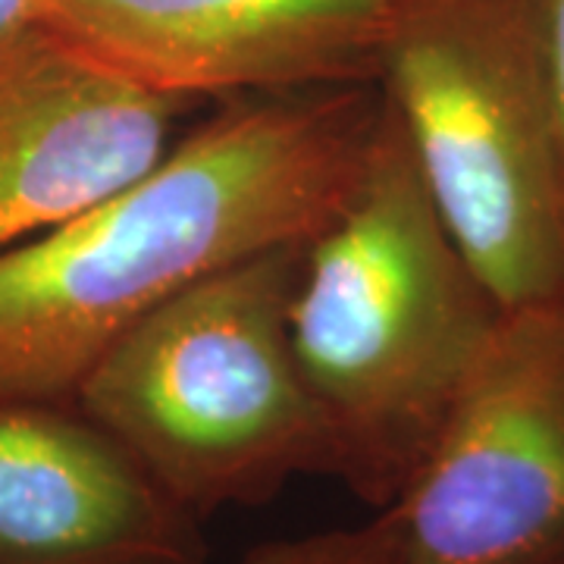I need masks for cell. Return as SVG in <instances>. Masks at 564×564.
Returning a JSON list of instances; mask_svg holds the SVG:
<instances>
[{"label": "cell", "instance_id": "cell-1", "mask_svg": "<svg viewBox=\"0 0 564 564\" xmlns=\"http://www.w3.org/2000/svg\"><path fill=\"white\" fill-rule=\"evenodd\" d=\"M380 107V85L226 101L113 198L3 248L0 399L73 404L151 311L311 242L351 195Z\"/></svg>", "mask_w": 564, "mask_h": 564}, {"label": "cell", "instance_id": "cell-2", "mask_svg": "<svg viewBox=\"0 0 564 564\" xmlns=\"http://www.w3.org/2000/svg\"><path fill=\"white\" fill-rule=\"evenodd\" d=\"M499 317L383 98L351 195L304 245L289 311L336 480L373 511L421 467Z\"/></svg>", "mask_w": 564, "mask_h": 564}, {"label": "cell", "instance_id": "cell-3", "mask_svg": "<svg viewBox=\"0 0 564 564\" xmlns=\"http://www.w3.org/2000/svg\"><path fill=\"white\" fill-rule=\"evenodd\" d=\"M304 245L210 273L151 311L76 392V408L192 518L336 477V452L292 343Z\"/></svg>", "mask_w": 564, "mask_h": 564}, {"label": "cell", "instance_id": "cell-4", "mask_svg": "<svg viewBox=\"0 0 564 564\" xmlns=\"http://www.w3.org/2000/svg\"><path fill=\"white\" fill-rule=\"evenodd\" d=\"M377 85L496 302L564 295V182L540 0H417Z\"/></svg>", "mask_w": 564, "mask_h": 564}, {"label": "cell", "instance_id": "cell-5", "mask_svg": "<svg viewBox=\"0 0 564 564\" xmlns=\"http://www.w3.org/2000/svg\"><path fill=\"white\" fill-rule=\"evenodd\" d=\"M395 564H564V295L502 307L421 467Z\"/></svg>", "mask_w": 564, "mask_h": 564}, {"label": "cell", "instance_id": "cell-6", "mask_svg": "<svg viewBox=\"0 0 564 564\" xmlns=\"http://www.w3.org/2000/svg\"><path fill=\"white\" fill-rule=\"evenodd\" d=\"M417 0H44V22L192 104L377 85Z\"/></svg>", "mask_w": 564, "mask_h": 564}, {"label": "cell", "instance_id": "cell-7", "mask_svg": "<svg viewBox=\"0 0 564 564\" xmlns=\"http://www.w3.org/2000/svg\"><path fill=\"white\" fill-rule=\"evenodd\" d=\"M192 107L98 61L47 22L0 41V251L154 170Z\"/></svg>", "mask_w": 564, "mask_h": 564}, {"label": "cell", "instance_id": "cell-8", "mask_svg": "<svg viewBox=\"0 0 564 564\" xmlns=\"http://www.w3.org/2000/svg\"><path fill=\"white\" fill-rule=\"evenodd\" d=\"M198 524L76 404L0 399V564H204Z\"/></svg>", "mask_w": 564, "mask_h": 564}, {"label": "cell", "instance_id": "cell-9", "mask_svg": "<svg viewBox=\"0 0 564 564\" xmlns=\"http://www.w3.org/2000/svg\"><path fill=\"white\" fill-rule=\"evenodd\" d=\"M239 564H395V549L386 514L373 511V518L358 527L263 543Z\"/></svg>", "mask_w": 564, "mask_h": 564}, {"label": "cell", "instance_id": "cell-10", "mask_svg": "<svg viewBox=\"0 0 564 564\" xmlns=\"http://www.w3.org/2000/svg\"><path fill=\"white\" fill-rule=\"evenodd\" d=\"M540 22H543V61L545 85H549V107L558 144V166L564 182V0H540Z\"/></svg>", "mask_w": 564, "mask_h": 564}, {"label": "cell", "instance_id": "cell-11", "mask_svg": "<svg viewBox=\"0 0 564 564\" xmlns=\"http://www.w3.org/2000/svg\"><path fill=\"white\" fill-rule=\"evenodd\" d=\"M44 22V0H0V41Z\"/></svg>", "mask_w": 564, "mask_h": 564}]
</instances>
